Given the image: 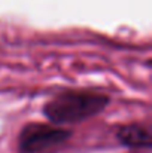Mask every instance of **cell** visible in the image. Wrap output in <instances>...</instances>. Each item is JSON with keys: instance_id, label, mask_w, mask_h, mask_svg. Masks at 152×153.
Listing matches in <instances>:
<instances>
[{"instance_id": "3957f363", "label": "cell", "mask_w": 152, "mask_h": 153, "mask_svg": "<svg viewBox=\"0 0 152 153\" xmlns=\"http://www.w3.org/2000/svg\"><path fill=\"white\" fill-rule=\"evenodd\" d=\"M116 137L124 146H130V147H149L151 146L149 129L137 122L121 125L116 131Z\"/></svg>"}, {"instance_id": "6da1fadb", "label": "cell", "mask_w": 152, "mask_h": 153, "mask_svg": "<svg viewBox=\"0 0 152 153\" xmlns=\"http://www.w3.org/2000/svg\"><path fill=\"white\" fill-rule=\"evenodd\" d=\"M109 101V95L100 91L67 89L54 95L43 105V114L54 125L76 123L103 111Z\"/></svg>"}, {"instance_id": "7a4b0ae2", "label": "cell", "mask_w": 152, "mask_h": 153, "mask_svg": "<svg viewBox=\"0 0 152 153\" xmlns=\"http://www.w3.org/2000/svg\"><path fill=\"white\" fill-rule=\"evenodd\" d=\"M72 131L46 122H28L18 135V147L21 153H37L64 143Z\"/></svg>"}]
</instances>
